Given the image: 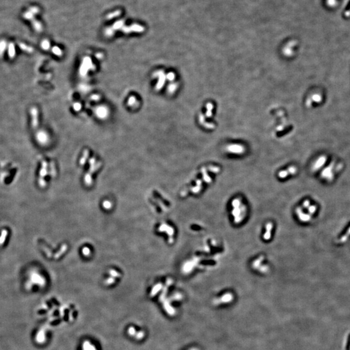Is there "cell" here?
Returning <instances> with one entry per match:
<instances>
[{
    "mask_svg": "<svg viewBox=\"0 0 350 350\" xmlns=\"http://www.w3.org/2000/svg\"><path fill=\"white\" fill-rule=\"evenodd\" d=\"M48 44H49V43H48L47 42H46V41H45V42H44L42 43V46H43V47L44 49H47V48H48V47H49V45H48Z\"/></svg>",
    "mask_w": 350,
    "mask_h": 350,
    "instance_id": "obj_9",
    "label": "cell"
},
{
    "mask_svg": "<svg viewBox=\"0 0 350 350\" xmlns=\"http://www.w3.org/2000/svg\"><path fill=\"white\" fill-rule=\"evenodd\" d=\"M267 228H268V232H267V233L265 234V236H264V238L265 239H268L270 238V235H271V233H270V230H271L272 228V224H268Z\"/></svg>",
    "mask_w": 350,
    "mask_h": 350,
    "instance_id": "obj_7",
    "label": "cell"
},
{
    "mask_svg": "<svg viewBox=\"0 0 350 350\" xmlns=\"http://www.w3.org/2000/svg\"><path fill=\"white\" fill-rule=\"evenodd\" d=\"M37 138L40 142L45 143L47 140V136L43 132H41L38 133V134L37 135Z\"/></svg>",
    "mask_w": 350,
    "mask_h": 350,
    "instance_id": "obj_3",
    "label": "cell"
},
{
    "mask_svg": "<svg viewBox=\"0 0 350 350\" xmlns=\"http://www.w3.org/2000/svg\"><path fill=\"white\" fill-rule=\"evenodd\" d=\"M135 102H136L135 98H134V97H130V98L129 99V100H128V104H129V105H133V104H134V103H135Z\"/></svg>",
    "mask_w": 350,
    "mask_h": 350,
    "instance_id": "obj_8",
    "label": "cell"
},
{
    "mask_svg": "<svg viewBox=\"0 0 350 350\" xmlns=\"http://www.w3.org/2000/svg\"><path fill=\"white\" fill-rule=\"evenodd\" d=\"M96 114L99 117L103 118L106 116H107V111H106V110L105 108L101 107V108H98V110H97Z\"/></svg>",
    "mask_w": 350,
    "mask_h": 350,
    "instance_id": "obj_2",
    "label": "cell"
},
{
    "mask_svg": "<svg viewBox=\"0 0 350 350\" xmlns=\"http://www.w3.org/2000/svg\"><path fill=\"white\" fill-rule=\"evenodd\" d=\"M233 300V296L231 294H224L223 297L220 298L216 299L214 301V303L215 305H219L220 303H228Z\"/></svg>",
    "mask_w": 350,
    "mask_h": 350,
    "instance_id": "obj_1",
    "label": "cell"
},
{
    "mask_svg": "<svg viewBox=\"0 0 350 350\" xmlns=\"http://www.w3.org/2000/svg\"><path fill=\"white\" fill-rule=\"evenodd\" d=\"M190 350H198V349H194V348H193V349H190Z\"/></svg>",
    "mask_w": 350,
    "mask_h": 350,
    "instance_id": "obj_10",
    "label": "cell"
},
{
    "mask_svg": "<svg viewBox=\"0 0 350 350\" xmlns=\"http://www.w3.org/2000/svg\"><path fill=\"white\" fill-rule=\"evenodd\" d=\"M8 53H9V55L11 57H13L15 55V48L14 45H13L12 43H11L9 45V47H8Z\"/></svg>",
    "mask_w": 350,
    "mask_h": 350,
    "instance_id": "obj_5",
    "label": "cell"
},
{
    "mask_svg": "<svg viewBox=\"0 0 350 350\" xmlns=\"http://www.w3.org/2000/svg\"><path fill=\"white\" fill-rule=\"evenodd\" d=\"M32 116H33V125L34 127H36L37 125V110L33 108L32 110Z\"/></svg>",
    "mask_w": 350,
    "mask_h": 350,
    "instance_id": "obj_4",
    "label": "cell"
},
{
    "mask_svg": "<svg viewBox=\"0 0 350 350\" xmlns=\"http://www.w3.org/2000/svg\"><path fill=\"white\" fill-rule=\"evenodd\" d=\"M6 47V42L5 41L0 42V54L4 52Z\"/></svg>",
    "mask_w": 350,
    "mask_h": 350,
    "instance_id": "obj_6",
    "label": "cell"
}]
</instances>
